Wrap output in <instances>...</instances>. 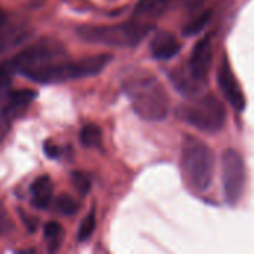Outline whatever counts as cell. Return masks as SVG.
Segmentation results:
<instances>
[{
	"instance_id": "2",
	"label": "cell",
	"mask_w": 254,
	"mask_h": 254,
	"mask_svg": "<svg viewBox=\"0 0 254 254\" xmlns=\"http://www.w3.org/2000/svg\"><path fill=\"white\" fill-rule=\"evenodd\" d=\"M182 170L188 186L196 192L210 189L216 170V155L199 138L188 135L182 147Z\"/></svg>"
},
{
	"instance_id": "17",
	"label": "cell",
	"mask_w": 254,
	"mask_h": 254,
	"mask_svg": "<svg viewBox=\"0 0 254 254\" xmlns=\"http://www.w3.org/2000/svg\"><path fill=\"white\" fill-rule=\"evenodd\" d=\"M101 138H103L101 129H100V127H97L94 124L85 125L80 129V132H79V140H80L82 146H85L88 149L100 146L101 144Z\"/></svg>"
},
{
	"instance_id": "9",
	"label": "cell",
	"mask_w": 254,
	"mask_h": 254,
	"mask_svg": "<svg viewBox=\"0 0 254 254\" xmlns=\"http://www.w3.org/2000/svg\"><path fill=\"white\" fill-rule=\"evenodd\" d=\"M217 82H219V86H220L225 98L232 104V107L238 112H243L246 109V97H244L241 86L235 77L231 63L226 57L223 58L220 68L217 71Z\"/></svg>"
},
{
	"instance_id": "18",
	"label": "cell",
	"mask_w": 254,
	"mask_h": 254,
	"mask_svg": "<svg viewBox=\"0 0 254 254\" xmlns=\"http://www.w3.org/2000/svg\"><path fill=\"white\" fill-rule=\"evenodd\" d=\"M95 225H97V220H95V211H89L85 219L82 220L80 226H79V231H77V241L79 243H83L86 240H89L95 231Z\"/></svg>"
},
{
	"instance_id": "7",
	"label": "cell",
	"mask_w": 254,
	"mask_h": 254,
	"mask_svg": "<svg viewBox=\"0 0 254 254\" xmlns=\"http://www.w3.org/2000/svg\"><path fill=\"white\" fill-rule=\"evenodd\" d=\"M246 162L241 153L235 149H226L222 155V180L225 198L229 205L238 204L246 188Z\"/></svg>"
},
{
	"instance_id": "5",
	"label": "cell",
	"mask_w": 254,
	"mask_h": 254,
	"mask_svg": "<svg viewBox=\"0 0 254 254\" xmlns=\"http://www.w3.org/2000/svg\"><path fill=\"white\" fill-rule=\"evenodd\" d=\"M176 116L202 132L216 134L225 127L226 109L214 94H205L196 100L179 104Z\"/></svg>"
},
{
	"instance_id": "16",
	"label": "cell",
	"mask_w": 254,
	"mask_h": 254,
	"mask_svg": "<svg viewBox=\"0 0 254 254\" xmlns=\"http://www.w3.org/2000/svg\"><path fill=\"white\" fill-rule=\"evenodd\" d=\"M45 240H46V246H48V252L55 253L61 249L63 241H64V229L60 223L57 222H51L45 226L43 231Z\"/></svg>"
},
{
	"instance_id": "6",
	"label": "cell",
	"mask_w": 254,
	"mask_h": 254,
	"mask_svg": "<svg viewBox=\"0 0 254 254\" xmlns=\"http://www.w3.org/2000/svg\"><path fill=\"white\" fill-rule=\"evenodd\" d=\"M64 55H65V51L61 46V43L52 39H42L27 46L25 49H22L10 60L4 61V64L13 73H24L27 70H33L37 67L57 63Z\"/></svg>"
},
{
	"instance_id": "13",
	"label": "cell",
	"mask_w": 254,
	"mask_h": 254,
	"mask_svg": "<svg viewBox=\"0 0 254 254\" xmlns=\"http://www.w3.org/2000/svg\"><path fill=\"white\" fill-rule=\"evenodd\" d=\"M170 79L173 82V85L176 86V89L183 94L185 97H193L195 94L199 92L202 83H199L196 79H193V76L189 73L188 68H177L170 74Z\"/></svg>"
},
{
	"instance_id": "19",
	"label": "cell",
	"mask_w": 254,
	"mask_h": 254,
	"mask_svg": "<svg viewBox=\"0 0 254 254\" xmlns=\"http://www.w3.org/2000/svg\"><path fill=\"white\" fill-rule=\"evenodd\" d=\"M71 183L74 186V189L77 190V193L80 196H86L91 190V179L88 174H85L83 171H73L71 176Z\"/></svg>"
},
{
	"instance_id": "25",
	"label": "cell",
	"mask_w": 254,
	"mask_h": 254,
	"mask_svg": "<svg viewBox=\"0 0 254 254\" xmlns=\"http://www.w3.org/2000/svg\"><path fill=\"white\" fill-rule=\"evenodd\" d=\"M45 153L49 156V158H57L60 155V149L57 146H49V144H45Z\"/></svg>"
},
{
	"instance_id": "11",
	"label": "cell",
	"mask_w": 254,
	"mask_h": 254,
	"mask_svg": "<svg viewBox=\"0 0 254 254\" xmlns=\"http://www.w3.org/2000/svg\"><path fill=\"white\" fill-rule=\"evenodd\" d=\"M31 34V30L22 24H4L0 28V54L7 52L18 45H21L28 36Z\"/></svg>"
},
{
	"instance_id": "14",
	"label": "cell",
	"mask_w": 254,
	"mask_h": 254,
	"mask_svg": "<svg viewBox=\"0 0 254 254\" xmlns=\"http://www.w3.org/2000/svg\"><path fill=\"white\" fill-rule=\"evenodd\" d=\"M31 195H33L34 207L48 208V205L51 204L52 195H54V188H52L51 179L48 176L37 177L31 185Z\"/></svg>"
},
{
	"instance_id": "21",
	"label": "cell",
	"mask_w": 254,
	"mask_h": 254,
	"mask_svg": "<svg viewBox=\"0 0 254 254\" xmlns=\"http://www.w3.org/2000/svg\"><path fill=\"white\" fill-rule=\"evenodd\" d=\"M58 210L64 214V216H74L79 211V202L68 193H63L58 198Z\"/></svg>"
},
{
	"instance_id": "15",
	"label": "cell",
	"mask_w": 254,
	"mask_h": 254,
	"mask_svg": "<svg viewBox=\"0 0 254 254\" xmlns=\"http://www.w3.org/2000/svg\"><path fill=\"white\" fill-rule=\"evenodd\" d=\"M173 0H138L134 7V16L138 19H155L161 16Z\"/></svg>"
},
{
	"instance_id": "23",
	"label": "cell",
	"mask_w": 254,
	"mask_h": 254,
	"mask_svg": "<svg viewBox=\"0 0 254 254\" xmlns=\"http://www.w3.org/2000/svg\"><path fill=\"white\" fill-rule=\"evenodd\" d=\"M13 229H15L13 220L10 219L9 213L3 207V204L0 202V237L9 235Z\"/></svg>"
},
{
	"instance_id": "12",
	"label": "cell",
	"mask_w": 254,
	"mask_h": 254,
	"mask_svg": "<svg viewBox=\"0 0 254 254\" xmlns=\"http://www.w3.org/2000/svg\"><path fill=\"white\" fill-rule=\"evenodd\" d=\"M37 97V94L33 89H19V91H12L7 94V106L3 109V115L6 116L7 121H12L18 115L22 113V110Z\"/></svg>"
},
{
	"instance_id": "10",
	"label": "cell",
	"mask_w": 254,
	"mask_h": 254,
	"mask_svg": "<svg viewBox=\"0 0 254 254\" xmlns=\"http://www.w3.org/2000/svg\"><path fill=\"white\" fill-rule=\"evenodd\" d=\"M182 49L177 37L170 31H159L150 40V52L156 60H171Z\"/></svg>"
},
{
	"instance_id": "3",
	"label": "cell",
	"mask_w": 254,
	"mask_h": 254,
	"mask_svg": "<svg viewBox=\"0 0 254 254\" xmlns=\"http://www.w3.org/2000/svg\"><path fill=\"white\" fill-rule=\"evenodd\" d=\"M110 54H97L85 58H79L70 63H52L39 68L27 70L22 73L27 79L37 82V83H57L70 79L79 77H91L100 74L107 64L112 61Z\"/></svg>"
},
{
	"instance_id": "4",
	"label": "cell",
	"mask_w": 254,
	"mask_h": 254,
	"mask_svg": "<svg viewBox=\"0 0 254 254\" xmlns=\"http://www.w3.org/2000/svg\"><path fill=\"white\" fill-rule=\"evenodd\" d=\"M153 25L144 21H127L113 25H80L77 36L88 43L132 48L137 46L150 31Z\"/></svg>"
},
{
	"instance_id": "20",
	"label": "cell",
	"mask_w": 254,
	"mask_h": 254,
	"mask_svg": "<svg viewBox=\"0 0 254 254\" xmlns=\"http://www.w3.org/2000/svg\"><path fill=\"white\" fill-rule=\"evenodd\" d=\"M210 19H211V12H210V10L202 12L201 15L195 16V18L185 27V34L193 36V34L199 33L201 30H204V28L207 27V24L210 22Z\"/></svg>"
},
{
	"instance_id": "8",
	"label": "cell",
	"mask_w": 254,
	"mask_h": 254,
	"mask_svg": "<svg viewBox=\"0 0 254 254\" xmlns=\"http://www.w3.org/2000/svg\"><path fill=\"white\" fill-rule=\"evenodd\" d=\"M213 65V45L210 36L201 39L192 49L188 70L199 83L205 85L208 80V74Z\"/></svg>"
},
{
	"instance_id": "22",
	"label": "cell",
	"mask_w": 254,
	"mask_h": 254,
	"mask_svg": "<svg viewBox=\"0 0 254 254\" xmlns=\"http://www.w3.org/2000/svg\"><path fill=\"white\" fill-rule=\"evenodd\" d=\"M12 76H13V71L4 63H1L0 64V98L9 94L7 91L12 83Z\"/></svg>"
},
{
	"instance_id": "26",
	"label": "cell",
	"mask_w": 254,
	"mask_h": 254,
	"mask_svg": "<svg viewBox=\"0 0 254 254\" xmlns=\"http://www.w3.org/2000/svg\"><path fill=\"white\" fill-rule=\"evenodd\" d=\"M22 217H24V222H25V225H27V228H28V231L30 232H33V231H36V226H37V222L34 220V219H31V217H28L27 214H21Z\"/></svg>"
},
{
	"instance_id": "1",
	"label": "cell",
	"mask_w": 254,
	"mask_h": 254,
	"mask_svg": "<svg viewBox=\"0 0 254 254\" xmlns=\"http://www.w3.org/2000/svg\"><path fill=\"white\" fill-rule=\"evenodd\" d=\"M134 112L144 121L159 122L170 113V97L164 85L150 73H135L124 82Z\"/></svg>"
},
{
	"instance_id": "24",
	"label": "cell",
	"mask_w": 254,
	"mask_h": 254,
	"mask_svg": "<svg viewBox=\"0 0 254 254\" xmlns=\"http://www.w3.org/2000/svg\"><path fill=\"white\" fill-rule=\"evenodd\" d=\"M186 9H189V10H196V9H199L201 6H202V3L205 1V0H179Z\"/></svg>"
},
{
	"instance_id": "27",
	"label": "cell",
	"mask_w": 254,
	"mask_h": 254,
	"mask_svg": "<svg viewBox=\"0 0 254 254\" xmlns=\"http://www.w3.org/2000/svg\"><path fill=\"white\" fill-rule=\"evenodd\" d=\"M6 22H7V16H6L4 10H3V9L0 7V28H1V27H3V25L6 24Z\"/></svg>"
}]
</instances>
